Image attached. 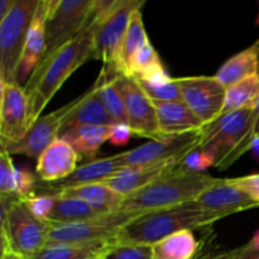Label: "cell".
Returning <instances> with one entry per match:
<instances>
[{"instance_id": "1", "label": "cell", "mask_w": 259, "mask_h": 259, "mask_svg": "<svg viewBox=\"0 0 259 259\" xmlns=\"http://www.w3.org/2000/svg\"><path fill=\"white\" fill-rule=\"evenodd\" d=\"M96 23L98 20L93 10V17L88 27L57 52L40 61L24 83V90L29 99L30 126L42 116V111L67 78L83 63L93 60Z\"/></svg>"}, {"instance_id": "2", "label": "cell", "mask_w": 259, "mask_h": 259, "mask_svg": "<svg viewBox=\"0 0 259 259\" xmlns=\"http://www.w3.org/2000/svg\"><path fill=\"white\" fill-rule=\"evenodd\" d=\"M220 179L177 167L144 189L125 197L119 211L142 215L195 201Z\"/></svg>"}, {"instance_id": "3", "label": "cell", "mask_w": 259, "mask_h": 259, "mask_svg": "<svg viewBox=\"0 0 259 259\" xmlns=\"http://www.w3.org/2000/svg\"><path fill=\"white\" fill-rule=\"evenodd\" d=\"M218 220L191 201L139 215L124 225L114 240L115 244L153 245L177 232L199 229Z\"/></svg>"}, {"instance_id": "4", "label": "cell", "mask_w": 259, "mask_h": 259, "mask_svg": "<svg viewBox=\"0 0 259 259\" xmlns=\"http://www.w3.org/2000/svg\"><path fill=\"white\" fill-rule=\"evenodd\" d=\"M254 124V109L223 114L204 126L199 148L215 157V167L228 169L252 148Z\"/></svg>"}, {"instance_id": "5", "label": "cell", "mask_w": 259, "mask_h": 259, "mask_svg": "<svg viewBox=\"0 0 259 259\" xmlns=\"http://www.w3.org/2000/svg\"><path fill=\"white\" fill-rule=\"evenodd\" d=\"M143 0H95L96 23L93 60L103 62L101 70L110 75L121 73L120 52L129 22L142 9Z\"/></svg>"}, {"instance_id": "6", "label": "cell", "mask_w": 259, "mask_h": 259, "mask_svg": "<svg viewBox=\"0 0 259 259\" xmlns=\"http://www.w3.org/2000/svg\"><path fill=\"white\" fill-rule=\"evenodd\" d=\"M2 202V253L14 250L29 259L48 242L51 223L35 218L23 200Z\"/></svg>"}, {"instance_id": "7", "label": "cell", "mask_w": 259, "mask_h": 259, "mask_svg": "<svg viewBox=\"0 0 259 259\" xmlns=\"http://www.w3.org/2000/svg\"><path fill=\"white\" fill-rule=\"evenodd\" d=\"M39 0H14L10 12L0 20V81L18 82V68L28 30Z\"/></svg>"}, {"instance_id": "8", "label": "cell", "mask_w": 259, "mask_h": 259, "mask_svg": "<svg viewBox=\"0 0 259 259\" xmlns=\"http://www.w3.org/2000/svg\"><path fill=\"white\" fill-rule=\"evenodd\" d=\"M95 0H48L46 51L42 60L77 37L90 23Z\"/></svg>"}, {"instance_id": "9", "label": "cell", "mask_w": 259, "mask_h": 259, "mask_svg": "<svg viewBox=\"0 0 259 259\" xmlns=\"http://www.w3.org/2000/svg\"><path fill=\"white\" fill-rule=\"evenodd\" d=\"M137 217L139 215L116 211L70 224H51L47 244H83L114 239L121 228Z\"/></svg>"}, {"instance_id": "10", "label": "cell", "mask_w": 259, "mask_h": 259, "mask_svg": "<svg viewBox=\"0 0 259 259\" xmlns=\"http://www.w3.org/2000/svg\"><path fill=\"white\" fill-rule=\"evenodd\" d=\"M202 131L185 134H163L132 151L121 153L124 164L143 166L162 162H181L190 152L200 147Z\"/></svg>"}, {"instance_id": "11", "label": "cell", "mask_w": 259, "mask_h": 259, "mask_svg": "<svg viewBox=\"0 0 259 259\" xmlns=\"http://www.w3.org/2000/svg\"><path fill=\"white\" fill-rule=\"evenodd\" d=\"M113 82L123 98L128 125L134 136L149 138L151 141L161 137L156 106L146 95L137 78L118 73L113 77Z\"/></svg>"}, {"instance_id": "12", "label": "cell", "mask_w": 259, "mask_h": 259, "mask_svg": "<svg viewBox=\"0 0 259 259\" xmlns=\"http://www.w3.org/2000/svg\"><path fill=\"white\" fill-rule=\"evenodd\" d=\"M182 101L204 125L223 114L227 88L215 76H190L176 78Z\"/></svg>"}, {"instance_id": "13", "label": "cell", "mask_w": 259, "mask_h": 259, "mask_svg": "<svg viewBox=\"0 0 259 259\" xmlns=\"http://www.w3.org/2000/svg\"><path fill=\"white\" fill-rule=\"evenodd\" d=\"M0 99V146L2 148L24 138L30 129L29 99L24 86L2 82Z\"/></svg>"}, {"instance_id": "14", "label": "cell", "mask_w": 259, "mask_h": 259, "mask_svg": "<svg viewBox=\"0 0 259 259\" xmlns=\"http://www.w3.org/2000/svg\"><path fill=\"white\" fill-rule=\"evenodd\" d=\"M73 104H75V100L70 101L53 113L42 115L30 126L24 138L2 149H5L10 156L23 154V156L38 159L53 142L60 138L65 119L72 109Z\"/></svg>"}, {"instance_id": "15", "label": "cell", "mask_w": 259, "mask_h": 259, "mask_svg": "<svg viewBox=\"0 0 259 259\" xmlns=\"http://www.w3.org/2000/svg\"><path fill=\"white\" fill-rule=\"evenodd\" d=\"M124 168H126V166L124 164L123 158H121V153L94 159V161L86 162V163L78 166L76 171L68 177H66L65 180L51 182V184L38 181L34 195H52V196H56V195L65 191V190L106 181L110 177L115 176L116 174L123 171Z\"/></svg>"}, {"instance_id": "16", "label": "cell", "mask_w": 259, "mask_h": 259, "mask_svg": "<svg viewBox=\"0 0 259 259\" xmlns=\"http://www.w3.org/2000/svg\"><path fill=\"white\" fill-rule=\"evenodd\" d=\"M195 201L204 211L219 220L228 215L258 206L247 194L230 184L229 180H220L202 192Z\"/></svg>"}, {"instance_id": "17", "label": "cell", "mask_w": 259, "mask_h": 259, "mask_svg": "<svg viewBox=\"0 0 259 259\" xmlns=\"http://www.w3.org/2000/svg\"><path fill=\"white\" fill-rule=\"evenodd\" d=\"M78 161L75 148L65 139L58 138L37 159L35 174L38 181L51 184L65 180L76 171Z\"/></svg>"}, {"instance_id": "18", "label": "cell", "mask_w": 259, "mask_h": 259, "mask_svg": "<svg viewBox=\"0 0 259 259\" xmlns=\"http://www.w3.org/2000/svg\"><path fill=\"white\" fill-rule=\"evenodd\" d=\"M181 162H162V163L143 164V166H131L124 168L115 176L104 181V184L123 195L131 196L134 192L144 189L159 177L169 174L180 166Z\"/></svg>"}, {"instance_id": "19", "label": "cell", "mask_w": 259, "mask_h": 259, "mask_svg": "<svg viewBox=\"0 0 259 259\" xmlns=\"http://www.w3.org/2000/svg\"><path fill=\"white\" fill-rule=\"evenodd\" d=\"M47 7L48 0H39L33 22L28 30L24 51H23L19 68H18V83L27 82L45 55Z\"/></svg>"}, {"instance_id": "20", "label": "cell", "mask_w": 259, "mask_h": 259, "mask_svg": "<svg viewBox=\"0 0 259 259\" xmlns=\"http://www.w3.org/2000/svg\"><path fill=\"white\" fill-rule=\"evenodd\" d=\"M114 125H78L62 132L60 138L65 139L77 152L81 161L96 159L99 151L105 142H109Z\"/></svg>"}, {"instance_id": "21", "label": "cell", "mask_w": 259, "mask_h": 259, "mask_svg": "<svg viewBox=\"0 0 259 259\" xmlns=\"http://www.w3.org/2000/svg\"><path fill=\"white\" fill-rule=\"evenodd\" d=\"M156 106L161 134H185L202 131L204 124L187 108L184 101L153 103Z\"/></svg>"}, {"instance_id": "22", "label": "cell", "mask_w": 259, "mask_h": 259, "mask_svg": "<svg viewBox=\"0 0 259 259\" xmlns=\"http://www.w3.org/2000/svg\"><path fill=\"white\" fill-rule=\"evenodd\" d=\"M78 125H115L94 88L80 98L75 99V104L66 116L61 133Z\"/></svg>"}, {"instance_id": "23", "label": "cell", "mask_w": 259, "mask_h": 259, "mask_svg": "<svg viewBox=\"0 0 259 259\" xmlns=\"http://www.w3.org/2000/svg\"><path fill=\"white\" fill-rule=\"evenodd\" d=\"M257 73H259V38L249 47L223 63L215 77L228 89Z\"/></svg>"}, {"instance_id": "24", "label": "cell", "mask_w": 259, "mask_h": 259, "mask_svg": "<svg viewBox=\"0 0 259 259\" xmlns=\"http://www.w3.org/2000/svg\"><path fill=\"white\" fill-rule=\"evenodd\" d=\"M56 196H72L83 200L100 215H108L111 212L119 211L124 199H125L123 195L114 191L104 182L83 185V186L75 187V189L65 190Z\"/></svg>"}, {"instance_id": "25", "label": "cell", "mask_w": 259, "mask_h": 259, "mask_svg": "<svg viewBox=\"0 0 259 259\" xmlns=\"http://www.w3.org/2000/svg\"><path fill=\"white\" fill-rule=\"evenodd\" d=\"M113 245L114 239L83 244L48 243L29 259H103Z\"/></svg>"}, {"instance_id": "26", "label": "cell", "mask_w": 259, "mask_h": 259, "mask_svg": "<svg viewBox=\"0 0 259 259\" xmlns=\"http://www.w3.org/2000/svg\"><path fill=\"white\" fill-rule=\"evenodd\" d=\"M194 230H181L152 245V259H196L200 243Z\"/></svg>"}, {"instance_id": "27", "label": "cell", "mask_w": 259, "mask_h": 259, "mask_svg": "<svg viewBox=\"0 0 259 259\" xmlns=\"http://www.w3.org/2000/svg\"><path fill=\"white\" fill-rule=\"evenodd\" d=\"M114 76L115 75H110L101 70L93 88L113 123L115 125L128 124V115H126L123 98L113 82Z\"/></svg>"}, {"instance_id": "28", "label": "cell", "mask_w": 259, "mask_h": 259, "mask_svg": "<svg viewBox=\"0 0 259 259\" xmlns=\"http://www.w3.org/2000/svg\"><path fill=\"white\" fill-rule=\"evenodd\" d=\"M100 217L93 206L72 196H56V204L48 222L51 224H70Z\"/></svg>"}, {"instance_id": "29", "label": "cell", "mask_w": 259, "mask_h": 259, "mask_svg": "<svg viewBox=\"0 0 259 259\" xmlns=\"http://www.w3.org/2000/svg\"><path fill=\"white\" fill-rule=\"evenodd\" d=\"M259 101V73L249 76L227 89L223 114L254 109ZM222 114V115H223Z\"/></svg>"}, {"instance_id": "30", "label": "cell", "mask_w": 259, "mask_h": 259, "mask_svg": "<svg viewBox=\"0 0 259 259\" xmlns=\"http://www.w3.org/2000/svg\"><path fill=\"white\" fill-rule=\"evenodd\" d=\"M147 42H149V39L148 35H147L146 28H144L142 12L139 9L132 15L128 29H126V34L124 37L123 46H121L120 68L123 75L129 76V67H131L134 56L142 50V47Z\"/></svg>"}, {"instance_id": "31", "label": "cell", "mask_w": 259, "mask_h": 259, "mask_svg": "<svg viewBox=\"0 0 259 259\" xmlns=\"http://www.w3.org/2000/svg\"><path fill=\"white\" fill-rule=\"evenodd\" d=\"M15 174L17 167L5 149L0 152V200L17 199L15 194ZM19 200V199H18Z\"/></svg>"}, {"instance_id": "32", "label": "cell", "mask_w": 259, "mask_h": 259, "mask_svg": "<svg viewBox=\"0 0 259 259\" xmlns=\"http://www.w3.org/2000/svg\"><path fill=\"white\" fill-rule=\"evenodd\" d=\"M138 81V80H137ZM139 82V81H138ZM141 88L146 93V95L153 103H171V101H182L181 91L177 85L176 78H172L168 83L163 86H149L147 83L139 82Z\"/></svg>"}, {"instance_id": "33", "label": "cell", "mask_w": 259, "mask_h": 259, "mask_svg": "<svg viewBox=\"0 0 259 259\" xmlns=\"http://www.w3.org/2000/svg\"><path fill=\"white\" fill-rule=\"evenodd\" d=\"M103 259H152V245L115 244Z\"/></svg>"}, {"instance_id": "34", "label": "cell", "mask_w": 259, "mask_h": 259, "mask_svg": "<svg viewBox=\"0 0 259 259\" xmlns=\"http://www.w3.org/2000/svg\"><path fill=\"white\" fill-rule=\"evenodd\" d=\"M211 166H215V157L210 152L201 148L190 152L180 163L181 168L195 174H204Z\"/></svg>"}, {"instance_id": "35", "label": "cell", "mask_w": 259, "mask_h": 259, "mask_svg": "<svg viewBox=\"0 0 259 259\" xmlns=\"http://www.w3.org/2000/svg\"><path fill=\"white\" fill-rule=\"evenodd\" d=\"M134 77L139 82L147 83L149 86H163L172 80L161 60L152 63L151 66H148L146 70H143L139 75L134 76Z\"/></svg>"}, {"instance_id": "36", "label": "cell", "mask_w": 259, "mask_h": 259, "mask_svg": "<svg viewBox=\"0 0 259 259\" xmlns=\"http://www.w3.org/2000/svg\"><path fill=\"white\" fill-rule=\"evenodd\" d=\"M23 201L25 202L28 209L30 210V212L35 218L48 222L51 212L55 207L56 196H52V195H34V196L28 197Z\"/></svg>"}, {"instance_id": "37", "label": "cell", "mask_w": 259, "mask_h": 259, "mask_svg": "<svg viewBox=\"0 0 259 259\" xmlns=\"http://www.w3.org/2000/svg\"><path fill=\"white\" fill-rule=\"evenodd\" d=\"M158 52L156 51V48L153 47L151 42H147L146 45L142 47V50L134 56L133 61L131 63V67H129V76H137L142 72L143 70H146L148 66H151L152 63L159 61Z\"/></svg>"}, {"instance_id": "38", "label": "cell", "mask_w": 259, "mask_h": 259, "mask_svg": "<svg viewBox=\"0 0 259 259\" xmlns=\"http://www.w3.org/2000/svg\"><path fill=\"white\" fill-rule=\"evenodd\" d=\"M229 182L237 189L242 190L259 206V174L248 175V176L229 179Z\"/></svg>"}, {"instance_id": "39", "label": "cell", "mask_w": 259, "mask_h": 259, "mask_svg": "<svg viewBox=\"0 0 259 259\" xmlns=\"http://www.w3.org/2000/svg\"><path fill=\"white\" fill-rule=\"evenodd\" d=\"M132 136H134L133 131H132L128 124H116L113 128V133H111L110 139H109V143L115 147L125 146V144L129 143Z\"/></svg>"}, {"instance_id": "40", "label": "cell", "mask_w": 259, "mask_h": 259, "mask_svg": "<svg viewBox=\"0 0 259 259\" xmlns=\"http://www.w3.org/2000/svg\"><path fill=\"white\" fill-rule=\"evenodd\" d=\"M245 244L242 247H238L233 250H228V252L219 253V254H206L202 257H197L196 259H237L244 250Z\"/></svg>"}, {"instance_id": "41", "label": "cell", "mask_w": 259, "mask_h": 259, "mask_svg": "<svg viewBox=\"0 0 259 259\" xmlns=\"http://www.w3.org/2000/svg\"><path fill=\"white\" fill-rule=\"evenodd\" d=\"M237 259H259V252L253 249L249 245V243H247L243 253Z\"/></svg>"}, {"instance_id": "42", "label": "cell", "mask_w": 259, "mask_h": 259, "mask_svg": "<svg viewBox=\"0 0 259 259\" xmlns=\"http://www.w3.org/2000/svg\"><path fill=\"white\" fill-rule=\"evenodd\" d=\"M14 0H0V20L7 17L8 13L10 12Z\"/></svg>"}, {"instance_id": "43", "label": "cell", "mask_w": 259, "mask_h": 259, "mask_svg": "<svg viewBox=\"0 0 259 259\" xmlns=\"http://www.w3.org/2000/svg\"><path fill=\"white\" fill-rule=\"evenodd\" d=\"M2 259H28L24 255L14 252V250H8V252L2 253Z\"/></svg>"}, {"instance_id": "44", "label": "cell", "mask_w": 259, "mask_h": 259, "mask_svg": "<svg viewBox=\"0 0 259 259\" xmlns=\"http://www.w3.org/2000/svg\"><path fill=\"white\" fill-rule=\"evenodd\" d=\"M255 111V124H254V139L259 138V101L254 108Z\"/></svg>"}, {"instance_id": "45", "label": "cell", "mask_w": 259, "mask_h": 259, "mask_svg": "<svg viewBox=\"0 0 259 259\" xmlns=\"http://www.w3.org/2000/svg\"><path fill=\"white\" fill-rule=\"evenodd\" d=\"M253 157H254L257 161H259V138H255L252 143V148H250Z\"/></svg>"}, {"instance_id": "46", "label": "cell", "mask_w": 259, "mask_h": 259, "mask_svg": "<svg viewBox=\"0 0 259 259\" xmlns=\"http://www.w3.org/2000/svg\"><path fill=\"white\" fill-rule=\"evenodd\" d=\"M249 245L253 248V249L259 252V229L257 230V232H255V234L253 235L252 239H250Z\"/></svg>"}]
</instances>
